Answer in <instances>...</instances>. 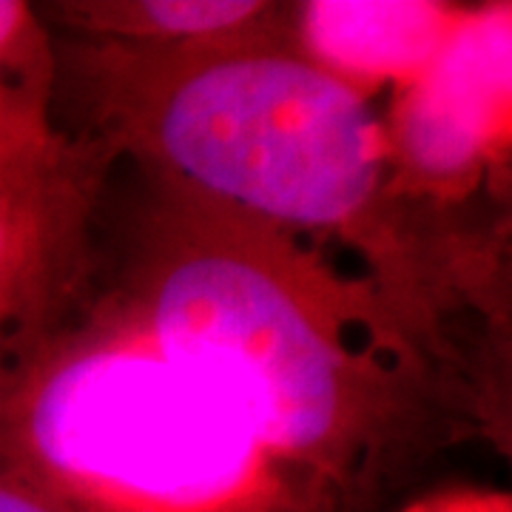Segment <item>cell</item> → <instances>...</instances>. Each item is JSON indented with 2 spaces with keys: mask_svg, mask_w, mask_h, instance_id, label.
<instances>
[{
  "mask_svg": "<svg viewBox=\"0 0 512 512\" xmlns=\"http://www.w3.org/2000/svg\"><path fill=\"white\" fill-rule=\"evenodd\" d=\"M348 308L279 228L177 185L148 237L131 322L220 382L271 458L319 467L367 444L396 407Z\"/></svg>",
  "mask_w": 512,
  "mask_h": 512,
  "instance_id": "6da1fadb",
  "label": "cell"
},
{
  "mask_svg": "<svg viewBox=\"0 0 512 512\" xmlns=\"http://www.w3.org/2000/svg\"><path fill=\"white\" fill-rule=\"evenodd\" d=\"M0 458L83 512H220L271 464L245 407L131 319L57 336L0 399Z\"/></svg>",
  "mask_w": 512,
  "mask_h": 512,
  "instance_id": "3957f363",
  "label": "cell"
},
{
  "mask_svg": "<svg viewBox=\"0 0 512 512\" xmlns=\"http://www.w3.org/2000/svg\"><path fill=\"white\" fill-rule=\"evenodd\" d=\"M111 146L274 228L350 231L382 191L384 131L365 94L279 37L180 52L97 46Z\"/></svg>",
  "mask_w": 512,
  "mask_h": 512,
  "instance_id": "7a4b0ae2",
  "label": "cell"
},
{
  "mask_svg": "<svg viewBox=\"0 0 512 512\" xmlns=\"http://www.w3.org/2000/svg\"><path fill=\"white\" fill-rule=\"evenodd\" d=\"M439 512H484V510H478V507H470V510H456V507H450V510H439Z\"/></svg>",
  "mask_w": 512,
  "mask_h": 512,
  "instance_id": "30bf717a",
  "label": "cell"
},
{
  "mask_svg": "<svg viewBox=\"0 0 512 512\" xmlns=\"http://www.w3.org/2000/svg\"><path fill=\"white\" fill-rule=\"evenodd\" d=\"M0 512H83L0 458Z\"/></svg>",
  "mask_w": 512,
  "mask_h": 512,
  "instance_id": "9c48e42d",
  "label": "cell"
},
{
  "mask_svg": "<svg viewBox=\"0 0 512 512\" xmlns=\"http://www.w3.org/2000/svg\"><path fill=\"white\" fill-rule=\"evenodd\" d=\"M57 55L29 3L0 0V174L60 160L74 143L55 126Z\"/></svg>",
  "mask_w": 512,
  "mask_h": 512,
  "instance_id": "ba28073f",
  "label": "cell"
},
{
  "mask_svg": "<svg viewBox=\"0 0 512 512\" xmlns=\"http://www.w3.org/2000/svg\"><path fill=\"white\" fill-rule=\"evenodd\" d=\"M510 6L467 9L416 83L399 89L387 157L419 188L458 191L478 180L510 134Z\"/></svg>",
  "mask_w": 512,
  "mask_h": 512,
  "instance_id": "5b68a950",
  "label": "cell"
},
{
  "mask_svg": "<svg viewBox=\"0 0 512 512\" xmlns=\"http://www.w3.org/2000/svg\"><path fill=\"white\" fill-rule=\"evenodd\" d=\"M467 9L416 0H313L293 12L296 49L359 94L416 83Z\"/></svg>",
  "mask_w": 512,
  "mask_h": 512,
  "instance_id": "8992f818",
  "label": "cell"
},
{
  "mask_svg": "<svg viewBox=\"0 0 512 512\" xmlns=\"http://www.w3.org/2000/svg\"><path fill=\"white\" fill-rule=\"evenodd\" d=\"M52 18L97 46L180 52L279 37V6L256 0H86L52 6Z\"/></svg>",
  "mask_w": 512,
  "mask_h": 512,
  "instance_id": "52a82bcc",
  "label": "cell"
},
{
  "mask_svg": "<svg viewBox=\"0 0 512 512\" xmlns=\"http://www.w3.org/2000/svg\"><path fill=\"white\" fill-rule=\"evenodd\" d=\"M100 168L97 148L72 146L55 163L0 174V399L63 333Z\"/></svg>",
  "mask_w": 512,
  "mask_h": 512,
  "instance_id": "277c9868",
  "label": "cell"
}]
</instances>
